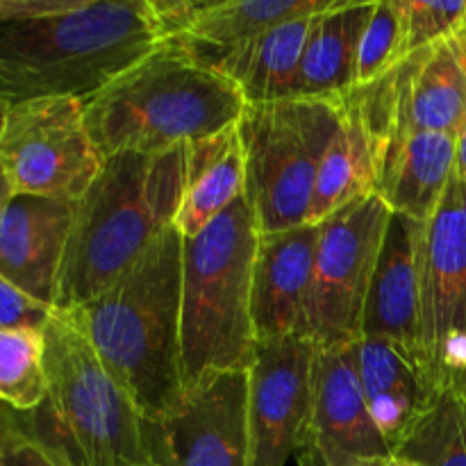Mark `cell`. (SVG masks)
<instances>
[{
    "mask_svg": "<svg viewBox=\"0 0 466 466\" xmlns=\"http://www.w3.org/2000/svg\"><path fill=\"white\" fill-rule=\"evenodd\" d=\"M144 419L171 412L182 385V235L168 226L98 299L62 309Z\"/></svg>",
    "mask_w": 466,
    "mask_h": 466,
    "instance_id": "cell-1",
    "label": "cell"
},
{
    "mask_svg": "<svg viewBox=\"0 0 466 466\" xmlns=\"http://www.w3.org/2000/svg\"><path fill=\"white\" fill-rule=\"evenodd\" d=\"M189 144L164 153L105 157L89 189L73 205V223L55 285V309L98 299L173 226L187 187Z\"/></svg>",
    "mask_w": 466,
    "mask_h": 466,
    "instance_id": "cell-2",
    "label": "cell"
},
{
    "mask_svg": "<svg viewBox=\"0 0 466 466\" xmlns=\"http://www.w3.org/2000/svg\"><path fill=\"white\" fill-rule=\"evenodd\" d=\"M157 44L150 0H71L62 12L5 23L0 100H86Z\"/></svg>",
    "mask_w": 466,
    "mask_h": 466,
    "instance_id": "cell-3",
    "label": "cell"
},
{
    "mask_svg": "<svg viewBox=\"0 0 466 466\" xmlns=\"http://www.w3.org/2000/svg\"><path fill=\"white\" fill-rule=\"evenodd\" d=\"M244 107L226 76L176 41H162L85 100V121L105 157L153 155L235 126Z\"/></svg>",
    "mask_w": 466,
    "mask_h": 466,
    "instance_id": "cell-4",
    "label": "cell"
},
{
    "mask_svg": "<svg viewBox=\"0 0 466 466\" xmlns=\"http://www.w3.org/2000/svg\"><path fill=\"white\" fill-rule=\"evenodd\" d=\"M48 391L21 414L30 440L55 466H150L144 417L62 309L44 328Z\"/></svg>",
    "mask_w": 466,
    "mask_h": 466,
    "instance_id": "cell-5",
    "label": "cell"
},
{
    "mask_svg": "<svg viewBox=\"0 0 466 466\" xmlns=\"http://www.w3.org/2000/svg\"><path fill=\"white\" fill-rule=\"evenodd\" d=\"M259 230L239 198L203 232L182 237V385L209 373L248 371L258 355L253 267Z\"/></svg>",
    "mask_w": 466,
    "mask_h": 466,
    "instance_id": "cell-6",
    "label": "cell"
},
{
    "mask_svg": "<svg viewBox=\"0 0 466 466\" xmlns=\"http://www.w3.org/2000/svg\"><path fill=\"white\" fill-rule=\"evenodd\" d=\"M344 116V98L246 105L237 121L246 159V200L259 235L308 223L319 167Z\"/></svg>",
    "mask_w": 466,
    "mask_h": 466,
    "instance_id": "cell-7",
    "label": "cell"
},
{
    "mask_svg": "<svg viewBox=\"0 0 466 466\" xmlns=\"http://www.w3.org/2000/svg\"><path fill=\"white\" fill-rule=\"evenodd\" d=\"M105 164L85 121V100L9 103L0 127V168L14 196L76 203Z\"/></svg>",
    "mask_w": 466,
    "mask_h": 466,
    "instance_id": "cell-8",
    "label": "cell"
},
{
    "mask_svg": "<svg viewBox=\"0 0 466 466\" xmlns=\"http://www.w3.org/2000/svg\"><path fill=\"white\" fill-rule=\"evenodd\" d=\"M391 209L378 194L346 205L319 223L303 337L317 349L362 339L369 285Z\"/></svg>",
    "mask_w": 466,
    "mask_h": 466,
    "instance_id": "cell-9",
    "label": "cell"
},
{
    "mask_svg": "<svg viewBox=\"0 0 466 466\" xmlns=\"http://www.w3.org/2000/svg\"><path fill=\"white\" fill-rule=\"evenodd\" d=\"M349 96L367 121L378 155L391 139L412 132L458 137L466 123L464 30L408 55L380 80Z\"/></svg>",
    "mask_w": 466,
    "mask_h": 466,
    "instance_id": "cell-10",
    "label": "cell"
},
{
    "mask_svg": "<svg viewBox=\"0 0 466 466\" xmlns=\"http://www.w3.org/2000/svg\"><path fill=\"white\" fill-rule=\"evenodd\" d=\"M419 360L437 390L466 369V187L458 173L419 244Z\"/></svg>",
    "mask_w": 466,
    "mask_h": 466,
    "instance_id": "cell-11",
    "label": "cell"
},
{
    "mask_svg": "<svg viewBox=\"0 0 466 466\" xmlns=\"http://www.w3.org/2000/svg\"><path fill=\"white\" fill-rule=\"evenodd\" d=\"M150 466H248V371L205 376L159 419H144Z\"/></svg>",
    "mask_w": 466,
    "mask_h": 466,
    "instance_id": "cell-12",
    "label": "cell"
},
{
    "mask_svg": "<svg viewBox=\"0 0 466 466\" xmlns=\"http://www.w3.org/2000/svg\"><path fill=\"white\" fill-rule=\"evenodd\" d=\"M317 346L305 337L258 341L248 369V466H285L303 446Z\"/></svg>",
    "mask_w": 466,
    "mask_h": 466,
    "instance_id": "cell-13",
    "label": "cell"
},
{
    "mask_svg": "<svg viewBox=\"0 0 466 466\" xmlns=\"http://www.w3.org/2000/svg\"><path fill=\"white\" fill-rule=\"evenodd\" d=\"M300 449L344 451L360 458L394 455L369 414L358 369V341L317 349L312 410Z\"/></svg>",
    "mask_w": 466,
    "mask_h": 466,
    "instance_id": "cell-14",
    "label": "cell"
},
{
    "mask_svg": "<svg viewBox=\"0 0 466 466\" xmlns=\"http://www.w3.org/2000/svg\"><path fill=\"white\" fill-rule=\"evenodd\" d=\"M423 226L391 212L362 317V337L387 341L419 364V244Z\"/></svg>",
    "mask_w": 466,
    "mask_h": 466,
    "instance_id": "cell-15",
    "label": "cell"
},
{
    "mask_svg": "<svg viewBox=\"0 0 466 466\" xmlns=\"http://www.w3.org/2000/svg\"><path fill=\"white\" fill-rule=\"evenodd\" d=\"M71 200L14 196L0 217V276L53 305L73 223Z\"/></svg>",
    "mask_w": 466,
    "mask_h": 466,
    "instance_id": "cell-16",
    "label": "cell"
},
{
    "mask_svg": "<svg viewBox=\"0 0 466 466\" xmlns=\"http://www.w3.org/2000/svg\"><path fill=\"white\" fill-rule=\"evenodd\" d=\"M319 226L259 235L253 267V323L258 341L303 337Z\"/></svg>",
    "mask_w": 466,
    "mask_h": 466,
    "instance_id": "cell-17",
    "label": "cell"
},
{
    "mask_svg": "<svg viewBox=\"0 0 466 466\" xmlns=\"http://www.w3.org/2000/svg\"><path fill=\"white\" fill-rule=\"evenodd\" d=\"M458 137L412 132L378 155V196L394 214L428 223L455 176Z\"/></svg>",
    "mask_w": 466,
    "mask_h": 466,
    "instance_id": "cell-18",
    "label": "cell"
},
{
    "mask_svg": "<svg viewBox=\"0 0 466 466\" xmlns=\"http://www.w3.org/2000/svg\"><path fill=\"white\" fill-rule=\"evenodd\" d=\"M358 369L369 414L396 453L444 390L410 355L371 337L358 339Z\"/></svg>",
    "mask_w": 466,
    "mask_h": 466,
    "instance_id": "cell-19",
    "label": "cell"
},
{
    "mask_svg": "<svg viewBox=\"0 0 466 466\" xmlns=\"http://www.w3.org/2000/svg\"><path fill=\"white\" fill-rule=\"evenodd\" d=\"M376 3L332 0L314 16L303 59L296 98L341 100L355 86V62L362 32Z\"/></svg>",
    "mask_w": 466,
    "mask_h": 466,
    "instance_id": "cell-20",
    "label": "cell"
},
{
    "mask_svg": "<svg viewBox=\"0 0 466 466\" xmlns=\"http://www.w3.org/2000/svg\"><path fill=\"white\" fill-rule=\"evenodd\" d=\"M314 16L317 14L291 18L271 27L241 48L221 55L212 68L241 91L246 105L296 98L300 59Z\"/></svg>",
    "mask_w": 466,
    "mask_h": 466,
    "instance_id": "cell-21",
    "label": "cell"
},
{
    "mask_svg": "<svg viewBox=\"0 0 466 466\" xmlns=\"http://www.w3.org/2000/svg\"><path fill=\"white\" fill-rule=\"evenodd\" d=\"M244 196L246 159L235 123L217 135L189 144L187 187L173 226L189 239Z\"/></svg>",
    "mask_w": 466,
    "mask_h": 466,
    "instance_id": "cell-22",
    "label": "cell"
},
{
    "mask_svg": "<svg viewBox=\"0 0 466 466\" xmlns=\"http://www.w3.org/2000/svg\"><path fill=\"white\" fill-rule=\"evenodd\" d=\"M332 0H205L191 25L176 41L212 68L221 55L241 48L280 23L319 14Z\"/></svg>",
    "mask_w": 466,
    "mask_h": 466,
    "instance_id": "cell-23",
    "label": "cell"
},
{
    "mask_svg": "<svg viewBox=\"0 0 466 466\" xmlns=\"http://www.w3.org/2000/svg\"><path fill=\"white\" fill-rule=\"evenodd\" d=\"M378 194V148L358 103L344 96V116L319 167L308 223L319 226L346 205Z\"/></svg>",
    "mask_w": 466,
    "mask_h": 466,
    "instance_id": "cell-24",
    "label": "cell"
},
{
    "mask_svg": "<svg viewBox=\"0 0 466 466\" xmlns=\"http://www.w3.org/2000/svg\"><path fill=\"white\" fill-rule=\"evenodd\" d=\"M44 330H0V405L32 412L48 391Z\"/></svg>",
    "mask_w": 466,
    "mask_h": 466,
    "instance_id": "cell-25",
    "label": "cell"
},
{
    "mask_svg": "<svg viewBox=\"0 0 466 466\" xmlns=\"http://www.w3.org/2000/svg\"><path fill=\"white\" fill-rule=\"evenodd\" d=\"M394 455L423 466H466V408L449 390L437 396Z\"/></svg>",
    "mask_w": 466,
    "mask_h": 466,
    "instance_id": "cell-26",
    "label": "cell"
},
{
    "mask_svg": "<svg viewBox=\"0 0 466 466\" xmlns=\"http://www.w3.org/2000/svg\"><path fill=\"white\" fill-rule=\"evenodd\" d=\"M405 53L403 0H376L371 18L362 32L355 62V86H367L399 66Z\"/></svg>",
    "mask_w": 466,
    "mask_h": 466,
    "instance_id": "cell-27",
    "label": "cell"
},
{
    "mask_svg": "<svg viewBox=\"0 0 466 466\" xmlns=\"http://www.w3.org/2000/svg\"><path fill=\"white\" fill-rule=\"evenodd\" d=\"M403 14L405 53L408 55L451 39L466 27V0H460V3L403 0Z\"/></svg>",
    "mask_w": 466,
    "mask_h": 466,
    "instance_id": "cell-28",
    "label": "cell"
},
{
    "mask_svg": "<svg viewBox=\"0 0 466 466\" xmlns=\"http://www.w3.org/2000/svg\"><path fill=\"white\" fill-rule=\"evenodd\" d=\"M53 309L0 276V330H44Z\"/></svg>",
    "mask_w": 466,
    "mask_h": 466,
    "instance_id": "cell-29",
    "label": "cell"
},
{
    "mask_svg": "<svg viewBox=\"0 0 466 466\" xmlns=\"http://www.w3.org/2000/svg\"><path fill=\"white\" fill-rule=\"evenodd\" d=\"M303 451V464L309 466H385L390 458H360V455L344 453V451Z\"/></svg>",
    "mask_w": 466,
    "mask_h": 466,
    "instance_id": "cell-30",
    "label": "cell"
},
{
    "mask_svg": "<svg viewBox=\"0 0 466 466\" xmlns=\"http://www.w3.org/2000/svg\"><path fill=\"white\" fill-rule=\"evenodd\" d=\"M25 440L27 432L21 421V414L0 405V458Z\"/></svg>",
    "mask_w": 466,
    "mask_h": 466,
    "instance_id": "cell-31",
    "label": "cell"
},
{
    "mask_svg": "<svg viewBox=\"0 0 466 466\" xmlns=\"http://www.w3.org/2000/svg\"><path fill=\"white\" fill-rule=\"evenodd\" d=\"M0 466H55V464L41 453L39 446H36L35 441L30 440V435H27L25 441L14 446L12 451H7V453L0 458Z\"/></svg>",
    "mask_w": 466,
    "mask_h": 466,
    "instance_id": "cell-32",
    "label": "cell"
},
{
    "mask_svg": "<svg viewBox=\"0 0 466 466\" xmlns=\"http://www.w3.org/2000/svg\"><path fill=\"white\" fill-rule=\"evenodd\" d=\"M455 173L466 187V123L458 135V159H455Z\"/></svg>",
    "mask_w": 466,
    "mask_h": 466,
    "instance_id": "cell-33",
    "label": "cell"
},
{
    "mask_svg": "<svg viewBox=\"0 0 466 466\" xmlns=\"http://www.w3.org/2000/svg\"><path fill=\"white\" fill-rule=\"evenodd\" d=\"M446 390H449L451 394L458 396V399L462 400V405L466 408V369H464V371L453 373V376L449 378V382H446Z\"/></svg>",
    "mask_w": 466,
    "mask_h": 466,
    "instance_id": "cell-34",
    "label": "cell"
},
{
    "mask_svg": "<svg viewBox=\"0 0 466 466\" xmlns=\"http://www.w3.org/2000/svg\"><path fill=\"white\" fill-rule=\"evenodd\" d=\"M12 198H14V191H12V187H9L7 177H5L3 168H0V217H3V212L7 209L9 200Z\"/></svg>",
    "mask_w": 466,
    "mask_h": 466,
    "instance_id": "cell-35",
    "label": "cell"
},
{
    "mask_svg": "<svg viewBox=\"0 0 466 466\" xmlns=\"http://www.w3.org/2000/svg\"><path fill=\"white\" fill-rule=\"evenodd\" d=\"M385 466H423V464L414 462V460H408V458H400V455H391Z\"/></svg>",
    "mask_w": 466,
    "mask_h": 466,
    "instance_id": "cell-36",
    "label": "cell"
},
{
    "mask_svg": "<svg viewBox=\"0 0 466 466\" xmlns=\"http://www.w3.org/2000/svg\"><path fill=\"white\" fill-rule=\"evenodd\" d=\"M9 103L7 100H0V127H3V118H5V112H7Z\"/></svg>",
    "mask_w": 466,
    "mask_h": 466,
    "instance_id": "cell-37",
    "label": "cell"
},
{
    "mask_svg": "<svg viewBox=\"0 0 466 466\" xmlns=\"http://www.w3.org/2000/svg\"><path fill=\"white\" fill-rule=\"evenodd\" d=\"M464 39H466V27H464Z\"/></svg>",
    "mask_w": 466,
    "mask_h": 466,
    "instance_id": "cell-38",
    "label": "cell"
}]
</instances>
